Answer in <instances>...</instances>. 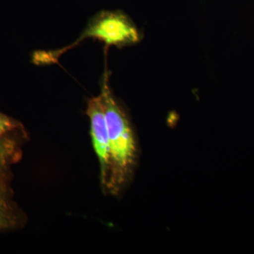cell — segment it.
<instances>
[{
	"mask_svg": "<svg viewBox=\"0 0 254 254\" xmlns=\"http://www.w3.org/2000/svg\"><path fill=\"white\" fill-rule=\"evenodd\" d=\"M21 124L4 114L0 113V138L14 136V133L21 130Z\"/></svg>",
	"mask_w": 254,
	"mask_h": 254,
	"instance_id": "cell-6",
	"label": "cell"
},
{
	"mask_svg": "<svg viewBox=\"0 0 254 254\" xmlns=\"http://www.w3.org/2000/svg\"><path fill=\"white\" fill-rule=\"evenodd\" d=\"M21 157V149L14 136L0 138V178L6 176L8 168Z\"/></svg>",
	"mask_w": 254,
	"mask_h": 254,
	"instance_id": "cell-5",
	"label": "cell"
},
{
	"mask_svg": "<svg viewBox=\"0 0 254 254\" xmlns=\"http://www.w3.org/2000/svg\"><path fill=\"white\" fill-rule=\"evenodd\" d=\"M6 178L7 176L0 178V231L15 228L22 220L11 198Z\"/></svg>",
	"mask_w": 254,
	"mask_h": 254,
	"instance_id": "cell-4",
	"label": "cell"
},
{
	"mask_svg": "<svg viewBox=\"0 0 254 254\" xmlns=\"http://www.w3.org/2000/svg\"><path fill=\"white\" fill-rule=\"evenodd\" d=\"M86 115L89 118L92 143L100 164V180L106 188L110 174V141L101 95L88 100Z\"/></svg>",
	"mask_w": 254,
	"mask_h": 254,
	"instance_id": "cell-3",
	"label": "cell"
},
{
	"mask_svg": "<svg viewBox=\"0 0 254 254\" xmlns=\"http://www.w3.org/2000/svg\"><path fill=\"white\" fill-rule=\"evenodd\" d=\"M87 38L103 42L107 47L122 48L133 46L141 41V34L135 23L125 13L119 10H105L95 14L77 39L68 46L60 49V53L63 55Z\"/></svg>",
	"mask_w": 254,
	"mask_h": 254,
	"instance_id": "cell-2",
	"label": "cell"
},
{
	"mask_svg": "<svg viewBox=\"0 0 254 254\" xmlns=\"http://www.w3.org/2000/svg\"><path fill=\"white\" fill-rule=\"evenodd\" d=\"M100 94L104 104L110 141V174L106 188L112 193H117L134 166L136 140L128 117L111 91L108 72L102 79Z\"/></svg>",
	"mask_w": 254,
	"mask_h": 254,
	"instance_id": "cell-1",
	"label": "cell"
}]
</instances>
